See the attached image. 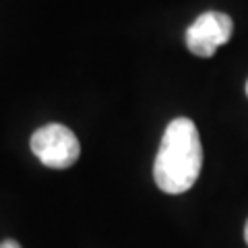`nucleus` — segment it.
<instances>
[{
  "instance_id": "7ed1b4c3",
  "label": "nucleus",
  "mask_w": 248,
  "mask_h": 248,
  "mask_svg": "<svg viewBox=\"0 0 248 248\" xmlns=\"http://www.w3.org/2000/svg\"><path fill=\"white\" fill-rule=\"evenodd\" d=\"M234 33V23L226 13L209 11L186 29V46L192 54L201 58H209L217 52V48L230 42Z\"/></svg>"
},
{
  "instance_id": "423d86ee",
  "label": "nucleus",
  "mask_w": 248,
  "mask_h": 248,
  "mask_svg": "<svg viewBox=\"0 0 248 248\" xmlns=\"http://www.w3.org/2000/svg\"><path fill=\"white\" fill-rule=\"evenodd\" d=\"M246 93H248V83H246Z\"/></svg>"
},
{
  "instance_id": "39448f33",
  "label": "nucleus",
  "mask_w": 248,
  "mask_h": 248,
  "mask_svg": "<svg viewBox=\"0 0 248 248\" xmlns=\"http://www.w3.org/2000/svg\"><path fill=\"white\" fill-rule=\"evenodd\" d=\"M244 240H246V244H248V221H246V228H244Z\"/></svg>"
},
{
  "instance_id": "f03ea898",
  "label": "nucleus",
  "mask_w": 248,
  "mask_h": 248,
  "mask_svg": "<svg viewBox=\"0 0 248 248\" xmlns=\"http://www.w3.org/2000/svg\"><path fill=\"white\" fill-rule=\"evenodd\" d=\"M31 151L44 166L64 170L79 159L81 143L64 124H46L31 137Z\"/></svg>"
},
{
  "instance_id": "f257e3e1",
  "label": "nucleus",
  "mask_w": 248,
  "mask_h": 248,
  "mask_svg": "<svg viewBox=\"0 0 248 248\" xmlns=\"http://www.w3.org/2000/svg\"><path fill=\"white\" fill-rule=\"evenodd\" d=\"M203 147L197 124L190 118H174L166 126L153 164V178L166 195H182L199 180Z\"/></svg>"
},
{
  "instance_id": "20e7f679",
  "label": "nucleus",
  "mask_w": 248,
  "mask_h": 248,
  "mask_svg": "<svg viewBox=\"0 0 248 248\" xmlns=\"http://www.w3.org/2000/svg\"><path fill=\"white\" fill-rule=\"evenodd\" d=\"M0 248H21V244L17 240H4V242H0Z\"/></svg>"
}]
</instances>
